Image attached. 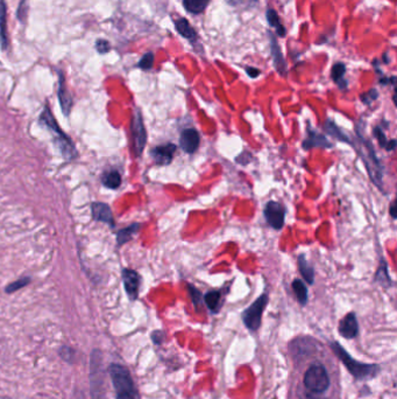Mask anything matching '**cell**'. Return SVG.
I'll return each instance as SVG.
<instances>
[{
    "label": "cell",
    "mask_w": 397,
    "mask_h": 399,
    "mask_svg": "<svg viewBox=\"0 0 397 399\" xmlns=\"http://www.w3.org/2000/svg\"><path fill=\"white\" fill-rule=\"evenodd\" d=\"M331 349L333 350L335 356L341 361V363L344 364L346 369L348 370V373L356 379L364 381V379L373 378L379 373L380 367L377 366V364L359 362V361L353 358L337 341L331 343Z\"/></svg>",
    "instance_id": "obj_1"
},
{
    "label": "cell",
    "mask_w": 397,
    "mask_h": 399,
    "mask_svg": "<svg viewBox=\"0 0 397 399\" xmlns=\"http://www.w3.org/2000/svg\"><path fill=\"white\" fill-rule=\"evenodd\" d=\"M358 138H359L360 147L358 148L359 154L361 155L362 160L368 170V174L371 176L372 181L375 183L377 187L382 189V176H383V168L381 166L380 160L376 156L375 149H374L371 140L365 139L361 136V133L358 131Z\"/></svg>",
    "instance_id": "obj_2"
},
{
    "label": "cell",
    "mask_w": 397,
    "mask_h": 399,
    "mask_svg": "<svg viewBox=\"0 0 397 399\" xmlns=\"http://www.w3.org/2000/svg\"><path fill=\"white\" fill-rule=\"evenodd\" d=\"M40 123L47 126V128L54 133V136L56 138V144L59 146L61 153L64 156L65 159L71 160L76 156V148L72 144V141L70 140V138L68 136H65V133L60 129L59 124H57L55 118H54L52 111L48 106L45 107L43 112L41 113L40 117Z\"/></svg>",
    "instance_id": "obj_3"
},
{
    "label": "cell",
    "mask_w": 397,
    "mask_h": 399,
    "mask_svg": "<svg viewBox=\"0 0 397 399\" xmlns=\"http://www.w3.org/2000/svg\"><path fill=\"white\" fill-rule=\"evenodd\" d=\"M91 399H105V376L103 370V354L95 349L90 357Z\"/></svg>",
    "instance_id": "obj_4"
},
{
    "label": "cell",
    "mask_w": 397,
    "mask_h": 399,
    "mask_svg": "<svg viewBox=\"0 0 397 399\" xmlns=\"http://www.w3.org/2000/svg\"><path fill=\"white\" fill-rule=\"evenodd\" d=\"M303 384L312 393H323L331 385L330 375L321 363H314L307 368L303 376Z\"/></svg>",
    "instance_id": "obj_5"
},
{
    "label": "cell",
    "mask_w": 397,
    "mask_h": 399,
    "mask_svg": "<svg viewBox=\"0 0 397 399\" xmlns=\"http://www.w3.org/2000/svg\"><path fill=\"white\" fill-rule=\"evenodd\" d=\"M268 304V294L264 293L260 295L252 305L247 307L242 313V321L246 328L250 332H256L261 326L262 314L264 312L266 306Z\"/></svg>",
    "instance_id": "obj_6"
},
{
    "label": "cell",
    "mask_w": 397,
    "mask_h": 399,
    "mask_svg": "<svg viewBox=\"0 0 397 399\" xmlns=\"http://www.w3.org/2000/svg\"><path fill=\"white\" fill-rule=\"evenodd\" d=\"M109 374L115 392H137L136 385L129 374V370L121 364L112 363L109 367Z\"/></svg>",
    "instance_id": "obj_7"
},
{
    "label": "cell",
    "mask_w": 397,
    "mask_h": 399,
    "mask_svg": "<svg viewBox=\"0 0 397 399\" xmlns=\"http://www.w3.org/2000/svg\"><path fill=\"white\" fill-rule=\"evenodd\" d=\"M130 130H132L134 152L138 156H140L145 149L146 141H147V132H146L141 112L139 110L134 113L132 123H130Z\"/></svg>",
    "instance_id": "obj_8"
},
{
    "label": "cell",
    "mask_w": 397,
    "mask_h": 399,
    "mask_svg": "<svg viewBox=\"0 0 397 399\" xmlns=\"http://www.w3.org/2000/svg\"><path fill=\"white\" fill-rule=\"evenodd\" d=\"M263 215L266 221L268 222V224L271 225L272 228L276 230L283 228L284 218H286V210H284L282 205H280L279 202H267L263 210Z\"/></svg>",
    "instance_id": "obj_9"
},
{
    "label": "cell",
    "mask_w": 397,
    "mask_h": 399,
    "mask_svg": "<svg viewBox=\"0 0 397 399\" xmlns=\"http://www.w3.org/2000/svg\"><path fill=\"white\" fill-rule=\"evenodd\" d=\"M122 282H124L126 293L130 300H137L141 283V278L138 272L130 270V268H124L122 270Z\"/></svg>",
    "instance_id": "obj_10"
},
{
    "label": "cell",
    "mask_w": 397,
    "mask_h": 399,
    "mask_svg": "<svg viewBox=\"0 0 397 399\" xmlns=\"http://www.w3.org/2000/svg\"><path fill=\"white\" fill-rule=\"evenodd\" d=\"M200 144V136L197 130L195 129H184L180 136L181 148L188 154H192L197 151Z\"/></svg>",
    "instance_id": "obj_11"
},
{
    "label": "cell",
    "mask_w": 397,
    "mask_h": 399,
    "mask_svg": "<svg viewBox=\"0 0 397 399\" xmlns=\"http://www.w3.org/2000/svg\"><path fill=\"white\" fill-rule=\"evenodd\" d=\"M176 151V145L172 143H167L164 145H160L152 148L150 151V155H152L153 160L155 161V164L164 166V165H169L172 161Z\"/></svg>",
    "instance_id": "obj_12"
},
{
    "label": "cell",
    "mask_w": 397,
    "mask_h": 399,
    "mask_svg": "<svg viewBox=\"0 0 397 399\" xmlns=\"http://www.w3.org/2000/svg\"><path fill=\"white\" fill-rule=\"evenodd\" d=\"M338 331L340 335L345 339H354L359 334V324H358L357 315L352 313H348L344 319L339 322Z\"/></svg>",
    "instance_id": "obj_13"
},
{
    "label": "cell",
    "mask_w": 397,
    "mask_h": 399,
    "mask_svg": "<svg viewBox=\"0 0 397 399\" xmlns=\"http://www.w3.org/2000/svg\"><path fill=\"white\" fill-rule=\"evenodd\" d=\"M312 147H323L330 148L332 147V144L330 143L329 139L324 134L318 133L315 130H311L310 126H307V137L303 141V148L310 149Z\"/></svg>",
    "instance_id": "obj_14"
},
{
    "label": "cell",
    "mask_w": 397,
    "mask_h": 399,
    "mask_svg": "<svg viewBox=\"0 0 397 399\" xmlns=\"http://www.w3.org/2000/svg\"><path fill=\"white\" fill-rule=\"evenodd\" d=\"M291 354L294 356H304L310 355V352L315 351V344L314 341L309 337H297V339L292 341L289 346Z\"/></svg>",
    "instance_id": "obj_15"
},
{
    "label": "cell",
    "mask_w": 397,
    "mask_h": 399,
    "mask_svg": "<svg viewBox=\"0 0 397 399\" xmlns=\"http://www.w3.org/2000/svg\"><path fill=\"white\" fill-rule=\"evenodd\" d=\"M92 217L95 221H100L107 223L110 226H114V218L110 207L106 203L95 202L92 205Z\"/></svg>",
    "instance_id": "obj_16"
},
{
    "label": "cell",
    "mask_w": 397,
    "mask_h": 399,
    "mask_svg": "<svg viewBox=\"0 0 397 399\" xmlns=\"http://www.w3.org/2000/svg\"><path fill=\"white\" fill-rule=\"evenodd\" d=\"M59 99L61 103V106H62V110L64 114L70 113V109L72 105V98L69 91L67 89V86H65L64 77L62 74H60V83H59Z\"/></svg>",
    "instance_id": "obj_17"
},
{
    "label": "cell",
    "mask_w": 397,
    "mask_h": 399,
    "mask_svg": "<svg viewBox=\"0 0 397 399\" xmlns=\"http://www.w3.org/2000/svg\"><path fill=\"white\" fill-rule=\"evenodd\" d=\"M272 54H273V60L274 64H275L276 70L280 72L281 75H284L287 71V66H286V61H284V57L282 55V53L280 51L279 45L275 40V37L272 35Z\"/></svg>",
    "instance_id": "obj_18"
},
{
    "label": "cell",
    "mask_w": 397,
    "mask_h": 399,
    "mask_svg": "<svg viewBox=\"0 0 397 399\" xmlns=\"http://www.w3.org/2000/svg\"><path fill=\"white\" fill-rule=\"evenodd\" d=\"M297 263H298V270L300 272V274L303 275L304 280L307 284H310L312 285L315 282V270L314 267H312L309 263H307V260L305 258V256L304 255H299L298 256V259H297Z\"/></svg>",
    "instance_id": "obj_19"
},
{
    "label": "cell",
    "mask_w": 397,
    "mask_h": 399,
    "mask_svg": "<svg viewBox=\"0 0 397 399\" xmlns=\"http://www.w3.org/2000/svg\"><path fill=\"white\" fill-rule=\"evenodd\" d=\"M174 24L176 26L177 32H179L183 37H186V39L191 41L197 39V34H196L195 29L190 26L187 19L184 18L176 19V20H174Z\"/></svg>",
    "instance_id": "obj_20"
},
{
    "label": "cell",
    "mask_w": 397,
    "mask_h": 399,
    "mask_svg": "<svg viewBox=\"0 0 397 399\" xmlns=\"http://www.w3.org/2000/svg\"><path fill=\"white\" fill-rule=\"evenodd\" d=\"M220 300H222V292L220 291H209L204 295V301L211 313H218L220 308Z\"/></svg>",
    "instance_id": "obj_21"
},
{
    "label": "cell",
    "mask_w": 397,
    "mask_h": 399,
    "mask_svg": "<svg viewBox=\"0 0 397 399\" xmlns=\"http://www.w3.org/2000/svg\"><path fill=\"white\" fill-rule=\"evenodd\" d=\"M292 290H294V293L297 298V301L299 302L300 306H305L307 302V289L300 279H295L292 282Z\"/></svg>",
    "instance_id": "obj_22"
},
{
    "label": "cell",
    "mask_w": 397,
    "mask_h": 399,
    "mask_svg": "<svg viewBox=\"0 0 397 399\" xmlns=\"http://www.w3.org/2000/svg\"><path fill=\"white\" fill-rule=\"evenodd\" d=\"M141 224L139 223H134L132 225L127 226V228L120 230V231H118L117 233V241H118V245H122L127 243V242L130 241L133 238V235H136V233L139 231V229H140Z\"/></svg>",
    "instance_id": "obj_23"
},
{
    "label": "cell",
    "mask_w": 397,
    "mask_h": 399,
    "mask_svg": "<svg viewBox=\"0 0 397 399\" xmlns=\"http://www.w3.org/2000/svg\"><path fill=\"white\" fill-rule=\"evenodd\" d=\"M373 133H374V136L376 137V139H377V141H379L381 147L387 149L388 152L394 151V149L396 148V140L395 139L388 140L387 137H385L384 132L382 131V129H381V126H376V128L374 129Z\"/></svg>",
    "instance_id": "obj_24"
},
{
    "label": "cell",
    "mask_w": 397,
    "mask_h": 399,
    "mask_svg": "<svg viewBox=\"0 0 397 399\" xmlns=\"http://www.w3.org/2000/svg\"><path fill=\"white\" fill-rule=\"evenodd\" d=\"M209 3L210 0H183V5L186 10L192 14L202 13L209 5Z\"/></svg>",
    "instance_id": "obj_25"
},
{
    "label": "cell",
    "mask_w": 397,
    "mask_h": 399,
    "mask_svg": "<svg viewBox=\"0 0 397 399\" xmlns=\"http://www.w3.org/2000/svg\"><path fill=\"white\" fill-rule=\"evenodd\" d=\"M346 72V67L344 63H335L331 70V76L335 83L340 87V89H344L347 86V82L344 81V75Z\"/></svg>",
    "instance_id": "obj_26"
},
{
    "label": "cell",
    "mask_w": 397,
    "mask_h": 399,
    "mask_svg": "<svg viewBox=\"0 0 397 399\" xmlns=\"http://www.w3.org/2000/svg\"><path fill=\"white\" fill-rule=\"evenodd\" d=\"M324 129H325V131H326L327 134L332 136L333 138H335V139H338V140H340V141H345V143H348V144L350 143L349 138L346 136V134L342 132L341 130L339 129L333 122L327 121L325 123V125H324Z\"/></svg>",
    "instance_id": "obj_27"
},
{
    "label": "cell",
    "mask_w": 397,
    "mask_h": 399,
    "mask_svg": "<svg viewBox=\"0 0 397 399\" xmlns=\"http://www.w3.org/2000/svg\"><path fill=\"white\" fill-rule=\"evenodd\" d=\"M103 183L110 189H117L121 185V176L117 171L107 172L103 175Z\"/></svg>",
    "instance_id": "obj_28"
},
{
    "label": "cell",
    "mask_w": 397,
    "mask_h": 399,
    "mask_svg": "<svg viewBox=\"0 0 397 399\" xmlns=\"http://www.w3.org/2000/svg\"><path fill=\"white\" fill-rule=\"evenodd\" d=\"M0 39L4 48L7 47V33H6V6L4 0H0Z\"/></svg>",
    "instance_id": "obj_29"
},
{
    "label": "cell",
    "mask_w": 397,
    "mask_h": 399,
    "mask_svg": "<svg viewBox=\"0 0 397 399\" xmlns=\"http://www.w3.org/2000/svg\"><path fill=\"white\" fill-rule=\"evenodd\" d=\"M266 15H267V20L269 22V25L273 26L274 28L276 29V33L279 34L280 36L286 35V29H284V27L282 26V24H281L279 15H277V13L275 12V11H274V10H268L267 14H266Z\"/></svg>",
    "instance_id": "obj_30"
},
{
    "label": "cell",
    "mask_w": 397,
    "mask_h": 399,
    "mask_svg": "<svg viewBox=\"0 0 397 399\" xmlns=\"http://www.w3.org/2000/svg\"><path fill=\"white\" fill-rule=\"evenodd\" d=\"M375 280L377 283H380L381 285H383L385 287L391 285V280H390V277H389V273H388L387 264H385L383 259H381V266L377 268Z\"/></svg>",
    "instance_id": "obj_31"
},
{
    "label": "cell",
    "mask_w": 397,
    "mask_h": 399,
    "mask_svg": "<svg viewBox=\"0 0 397 399\" xmlns=\"http://www.w3.org/2000/svg\"><path fill=\"white\" fill-rule=\"evenodd\" d=\"M60 356H61V358L64 361V362L72 364L75 362L76 351H75L74 348H71L69 346H63V347H61V349H60Z\"/></svg>",
    "instance_id": "obj_32"
},
{
    "label": "cell",
    "mask_w": 397,
    "mask_h": 399,
    "mask_svg": "<svg viewBox=\"0 0 397 399\" xmlns=\"http://www.w3.org/2000/svg\"><path fill=\"white\" fill-rule=\"evenodd\" d=\"M188 291L195 308L198 309V306L202 304V293H200V291L196 289L194 285H191V284H188Z\"/></svg>",
    "instance_id": "obj_33"
},
{
    "label": "cell",
    "mask_w": 397,
    "mask_h": 399,
    "mask_svg": "<svg viewBox=\"0 0 397 399\" xmlns=\"http://www.w3.org/2000/svg\"><path fill=\"white\" fill-rule=\"evenodd\" d=\"M30 283V278H22V279H19L17 282H14L12 284H10L9 286L6 287V292L7 293H14L17 292L18 290L22 289V287H25L28 285Z\"/></svg>",
    "instance_id": "obj_34"
},
{
    "label": "cell",
    "mask_w": 397,
    "mask_h": 399,
    "mask_svg": "<svg viewBox=\"0 0 397 399\" xmlns=\"http://www.w3.org/2000/svg\"><path fill=\"white\" fill-rule=\"evenodd\" d=\"M153 63H154L153 53H147L140 60V62H139V67H140L141 69H145V70H147V69H150L153 67Z\"/></svg>",
    "instance_id": "obj_35"
},
{
    "label": "cell",
    "mask_w": 397,
    "mask_h": 399,
    "mask_svg": "<svg viewBox=\"0 0 397 399\" xmlns=\"http://www.w3.org/2000/svg\"><path fill=\"white\" fill-rule=\"evenodd\" d=\"M377 97H379V94H377V91L375 89H372V90H369L368 93L361 95V101L364 102L365 104L369 105L373 101H375Z\"/></svg>",
    "instance_id": "obj_36"
},
{
    "label": "cell",
    "mask_w": 397,
    "mask_h": 399,
    "mask_svg": "<svg viewBox=\"0 0 397 399\" xmlns=\"http://www.w3.org/2000/svg\"><path fill=\"white\" fill-rule=\"evenodd\" d=\"M163 339H164V334L163 332L161 331H155L152 333V340L153 342L157 344V346H160V344L163 342Z\"/></svg>",
    "instance_id": "obj_37"
},
{
    "label": "cell",
    "mask_w": 397,
    "mask_h": 399,
    "mask_svg": "<svg viewBox=\"0 0 397 399\" xmlns=\"http://www.w3.org/2000/svg\"><path fill=\"white\" fill-rule=\"evenodd\" d=\"M26 0H21V5L19 6V19H25L27 15V9H26Z\"/></svg>",
    "instance_id": "obj_38"
},
{
    "label": "cell",
    "mask_w": 397,
    "mask_h": 399,
    "mask_svg": "<svg viewBox=\"0 0 397 399\" xmlns=\"http://www.w3.org/2000/svg\"><path fill=\"white\" fill-rule=\"evenodd\" d=\"M137 392H117V399H136Z\"/></svg>",
    "instance_id": "obj_39"
},
{
    "label": "cell",
    "mask_w": 397,
    "mask_h": 399,
    "mask_svg": "<svg viewBox=\"0 0 397 399\" xmlns=\"http://www.w3.org/2000/svg\"><path fill=\"white\" fill-rule=\"evenodd\" d=\"M97 48L100 53H106L109 51V42L100 40L97 42Z\"/></svg>",
    "instance_id": "obj_40"
},
{
    "label": "cell",
    "mask_w": 397,
    "mask_h": 399,
    "mask_svg": "<svg viewBox=\"0 0 397 399\" xmlns=\"http://www.w3.org/2000/svg\"><path fill=\"white\" fill-rule=\"evenodd\" d=\"M246 72H247L249 77H252V78H255V77H257V76L260 75V70H259V69L253 68V67L246 68Z\"/></svg>",
    "instance_id": "obj_41"
},
{
    "label": "cell",
    "mask_w": 397,
    "mask_h": 399,
    "mask_svg": "<svg viewBox=\"0 0 397 399\" xmlns=\"http://www.w3.org/2000/svg\"><path fill=\"white\" fill-rule=\"evenodd\" d=\"M300 399H321V398L314 396V393L312 392H309V393H304L303 396L300 397Z\"/></svg>",
    "instance_id": "obj_42"
},
{
    "label": "cell",
    "mask_w": 397,
    "mask_h": 399,
    "mask_svg": "<svg viewBox=\"0 0 397 399\" xmlns=\"http://www.w3.org/2000/svg\"><path fill=\"white\" fill-rule=\"evenodd\" d=\"M396 207H395V202H392L390 205V215L392 218H397V215H396Z\"/></svg>",
    "instance_id": "obj_43"
}]
</instances>
